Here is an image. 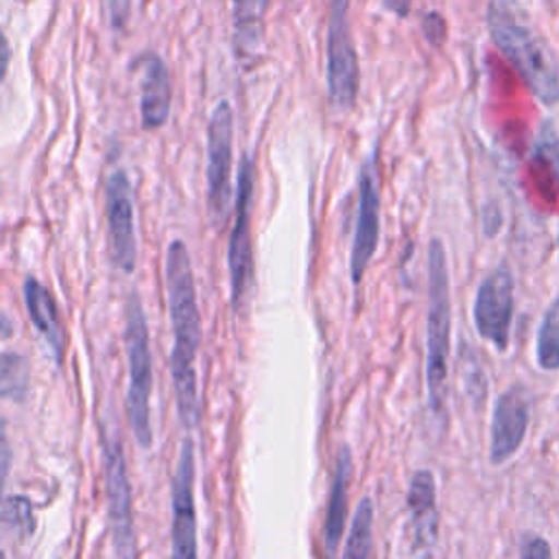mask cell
Wrapping results in <instances>:
<instances>
[{
  "label": "cell",
  "instance_id": "6da1fadb",
  "mask_svg": "<svg viewBox=\"0 0 559 559\" xmlns=\"http://www.w3.org/2000/svg\"><path fill=\"white\" fill-rule=\"evenodd\" d=\"M166 290L173 323V384L179 419L186 430L199 421L197 397V349L201 343V314L197 306L194 277L188 249L181 240H173L166 253Z\"/></svg>",
  "mask_w": 559,
  "mask_h": 559
},
{
  "label": "cell",
  "instance_id": "7a4b0ae2",
  "mask_svg": "<svg viewBox=\"0 0 559 559\" xmlns=\"http://www.w3.org/2000/svg\"><path fill=\"white\" fill-rule=\"evenodd\" d=\"M487 24L493 44L518 70L531 94L552 107L559 103V66L546 39L526 22L509 0H491Z\"/></svg>",
  "mask_w": 559,
  "mask_h": 559
},
{
  "label": "cell",
  "instance_id": "3957f363",
  "mask_svg": "<svg viewBox=\"0 0 559 559\" xmlns=\"http://www.w3.org/2000/svg\"><path fill=\"white\" fill-rule=\"evenodd\" d=\"M428 325H426V384L432 413H443L448 397V358H450V277L445 249L439 238L428 245Z\"/></svg>",
  "mask_w": 559,
  "mask_h": 559
},
{
  "label": "cell",
  "instance_id": "277c9868",
  "mask_svg": "<svg viewBox=\"0 0 559 559\" xmlns=\"http://www.w3.org/2000/svg\"><path fill=\"white\" fill-rule=\"evenodd\" d=\"M124 345H127V362H129V421L133 435L142 448L153 443L151 432V349H148V328L142 310V301L135 293L127 297L124 306Z\"/></svg>",
  "mask_w": 559,
  "mask_h": 559
},
{
  "label": "cell",
  "instance_id": "5b68a950",
  "mask_svg": "<svg viewBox=\"0 0 559 559\" xmlns=\"http://www.w3.org/2000/svg\"><path fill=\"white\" fill-rule=\"evenodd\" d=\"M328 92L334 109L352 111L358 98V55L349 26V0H332L325 35Z\"/></svg>",
  "mask_w": 559,
  "mask_h": 559
},
{
  "label": "cell",
  "instance_id": "8992f818",
  "mask_svg": "<svg viewBox=\"0 0 559 559\" xmlns=\"http://www.w3.org/2000/svg\"><path fill=\"white\" fill-rule=\"evenodd\" d=\"M231 107L221 100L207 124V212L218 229L227 221L231 201Z\"/></svg>",
  "mask_w": 559,
  "mask_h": 559
},
{
  "label": "cell",
  "instance_id": "52a82bcc",
  "mask_svg": "<svg viewBox=\"0 0 559 559\" xmlns=\"http://www.w3.org/2000/svg\"><path fill=\"white\" fill-rule=\"evenodd\" d=\"M251 197H253V162L249 155L242 157L236 183V221L229 236V282L231 304L238 308L251 284L253 255H251Z\"/></svg>",
  "mask_w": 559,
  "mask_h": 559
},
{
  "label": "cell",
  "instance_id": "ba28073f",
  "mask_svg": "<svg viewBox=\"0 0 559 559\" xmlns=\"http://www.w3.org/2000/svg\"><path fill=\"white\" fill-rule=\"evenodd\" d=\"M513 275L502 264L491 271L476 290L474 301V325L483 341H489L498 352L509 345L511 321H513Z\"/></svg>",
  "mask_w": 559,
  "mask_h": 559
},
{
  "label": "cell",
  "instance_id": "9c48e42d",
  "mask_svg": "<svg viewBox=\"0 0 559 559\" xmlns=\"http://www.w3.org/2000/svg\"><path fill=\"white\" fill-rule=\"evenodd\" d=\"M105 210H107V234L111 262L122 271L135 269V227H133V197L131 183L122 170H114L105 186Z\"/></svg>",
  "mask_w": 559,
  "mask_h": 559
},
{
  "label": "cell",
  "instance_id": "30bf717a",
  "mask_svg": "<svg viewBox=\"0 0 559 559\" xmlns=\"http://www.w3.org/2000/svg\"><path fill=\"white\" fill-rule=\"evenodd\" d=\"M173 559L197 557V511H194V445L181 441L173 478Z\"/></svg>",
  "mask_w": 559,
  "mask_h": 559
},
{
  "label": "cell",
  "instance_id": "8fae6325",
  "mask_svg": "<svg viewBox=\"0 0 559 559\" xmlns=\"http://www.w3.org/2000/svg\"><path fill=\"white\" fill-rule=\"evenodd\" d=\"M380 238V192L376 177V159L369 157L360 170L358 181V214H356V231L349 258V271L354 284H358L376 253Z\"/></svg>",
  "mask_w": 559,
  "mask_h": 559
},
{
  "label": "cell",
  "instance_id": "7c38bea8",
  "mask_svg": "<svg viewBox=\"0 0 559 559\" xmlns=\"http://www.w3.org/2000/svg\"><path fill=\"white\" fill-rule=\"evenodd\" d=\"M105 489L111 522V537L118 555H133V518L131 485L127 478L124 454L118 441L105 443Z\"/></svg>",
  "mask_w": 559,
  "mask_h": 559
},
{
  "label": "cell",
  "instance_id": "4fadbf2b",
  "mask_svg": "<svg viewBox=\"0 0 559 559\" xmlns=\"http://www.w3.org/2000/svg\"><path fill=\"white\" fill-rule=\"evenodd\" d=\"M528 426V400L522 386L507 389L496 406L491 417V443L489 461L502 465L509 461L522 445Z\"/></svg>",
  "mask_w": 559,
  "mask_h": 559
},
{
  "label": "cell",
  "instance_id": "5bb4252c",
  "mask_svg": "<svg viewBox=\"0 0 559 559\" xmlns=\"http://www.w3.org/2000/svg\"><path fill=\"white\" fill-rule=\"evenodd\" d=\"M170 76L164 61L146 52L140 59V116L144 129H159L166 124L170 114Z\"/></svg>",
  "mask_w": 559,
  "mask_h": 559
},
{
  "label": "cell",
  "instance_id": "9a60e30c",
  "mask_svg": "<svg viewBox=\"0 0 559 559\" xmlns=\"http://www.w3.org/2000/svg\"><path fill=\"white\" fill-rule=\"evenodd\" d=\"M437 487L430 469H419L411 478L408 507L417 548H430L437 539Z\"/></svg>",
  "mask_w": 559,
  "mask_h": 559
},
{
  "label": "cell",
  "instance_id": "2e32d148",
  "mask_svg": "<svg viewBox=\"0 0 559 559\" xmlns=\"http://www.w3.org/2000/svg\"><path fill=\"white\" fill-rule=\"evenodd\" d=\"M349 478H352V452L347 445H343L336 454L334 463V476H332V489L323 522V542L328 557H334L343 528H345V515H347V491H349Z\"/></svg>",
  "mask_w": 559,
  "mask_h": 559
},
{
  "label": "cell",
  "instance_id": "e0dca14e",
  "mask_svg": "<svg viewBox=\"0 0 559 559\" xmlns=\"http://www.w3.org/2000/svg\"><path fill=\"white\" fill-rule=\"evenodd\" d=\"M24 299H26V308H28V314H31L35 328L44 334V338L52 347L57 360H61L63 330H61V319H59V310H57L52 295L35 277H26Z\"/></svg>",
  "mask_w": 559,
  "mask_h": 559
},
{
  "label": "cell",
  "instance_id": "ac0fdd59",
  "mask_svg": "<svg viewBox=\"0 0 559 559\" xmlns=\"http://www.w3.org/2000/svg\"><path fill=\"white\" fill-rule=\"evenodd\" d=\"M234 4V39L240 57H251L262 39L264 0H231Z\"/></svg>",
  "mask_w": 559,
  "mask_h": 559
},
{
  "label": "cell",
  "instance_id": "d6986e66",
  "mask_svg": "<svg viewBox=\"0 0 559 559\" xmlns=\"http://www.w3.org/2000/svg\"><path fill=\"white\" fill-rule=\"evenodd\" d=\"M371 526H373V502L371 498H362L352 518L349 535H347L341 559H369Z\"/></svg>",
  "mask_w": 559,
  "mask_h": 559
},
{
  "label": "cell",
  "instance_id": "ffe728a7",
  "mask_svg": "<svg viewBox=\"0 0 559 559\" xmlns=\"http://www.w3.org/2000/svg\"><path fill=\"white\" fill-rule=\"evenodd\" d=\"M537 362L542 369H559V299H555L542 319L537 332Z\"/></svg>",
  "mask_w": 559,
  "mask_h": 559
},
{
  "label": "cell",
  "instance_id": "44dd1931",
  "mask_svg": "<svg viewBox=\"0 0 559 559\" xmlns=\"http://www.w3.org/2000/svg\"><path fill=\"white\" fill-rule=\"evenodd\" d=\"M28 391V365L15 352L0 354V397L24 400Z\"/></svg>",
  "mask_w": 559,
  "mask_h": 559
},
{
  "label": "cell",
  "instance_id": "7402d4cb",
  "mask_svg": "<svg viewBox=\"0 0 559 559\" xmlns=\"http://www.w3.org/2000/svg\"><path fill=\"white\" fill-rule=\"evenodd\" d=\"M421 28H424V35L426 39L432 44V46H443L445 37H448V26H445V20L441 13H426V17L421 20Z\"/></svg>",
  "mask_w": 559,
  "mask_h": 559
},
{
  "label": "cell",
  "instance_id": "603a6c76",
  "mask_svg": "<svg viewBox=\"0 0 559 559\" xmlns=\"http://www.w3.org/2000/svg\"><path fill=\"white\" fill-rule=\"evenodd\" d=\"M11 469V445H9V437H7V424L0 417V500L4 493V483Z\"/></svg>",
  "mask_w": 559,
  "mask_h": 559
},
{
  "label": "cell",
  "instance_id": "cb8c5ba5",
  "mask_svg": "<svg viewBox=\"0 0 559 559\" xmlns=\"http://www.w3.org/2000/svg\"><path fill=\"white\" fill-rule=\"evenodd\" d=\"M520 559H552L550 544H548L544 537H528V539L522 544Z\"/></svg>",
  "mask_w": 559,
  "mask_h": 559
},
{
  "label": "cell",
  "instance_id": "d4e9b609",
  "mask_svg": "<svg viewBox=\"0 0 559 559\" xmlns=\"http://www.w3.org/2000/svg\"><path fill=\"white\" fill-rule=\"evenodd\" d=\"M131 13V0H109V17L114 28H124Z\"/></svg>",
  "mask_w": 559,
  "mask_h": 559
},
{
  "label": "cell",
  "instance_id": "484cf974",
  "mask_svg": "<svg viewBox=\"0 0 559 559\" xmlns=\"http://www.w3.org/2000/svg\"><path fill=\"white\" fill-rule=\"evenodd\" d=\"M9 59H11V50H9V41L0 28V83L7 76V68H9Z\"/></svg>",
  "mask_w": 559,
  "mask_h": 559
},
{
  "label": "cell",
  "instance_id": "4316f807",
  "mask_svg": "<svg viewBox=\"0 0 559 559\" xmlns=\"http://www.w3.org/2000/svg\"><path fill=\"white\" fill-rule=\"evenodd\" d=\"M411 2L413 0H382V4L397 17H406L411 13Z\"/></svg>",
  "mask_w": 559,
  "mask_h": 559
},
{
  "label": "cell",
  "instance_id": "83f0119b",
  "mask_svg": "<svg viewBox=\"0 0 559 559\" xmlns=\"http://www.w3.org/2000/svg\"><path fill=\"white\" fill-rule=\"evenodd\" d=\"M120 559H133V555H122Z\"/></svg>",
  "mask_w": 559,
  "mask_h": 559
},
{
  "label": "cell",
  "instance_id": "f1b7e54d",
  "mask_svg": "<svg viewBox=\"0 0 559 559\" xmlns=\"http://www.w3.org/2000/svg\"><path fill=\"white\" fill-rule=\"evenodd\" d=\"M0 559H4V555H2V550H0Z\"/></svg>",
  "mask_w": 559,
  "mask_h": 559
}]
</instances>
